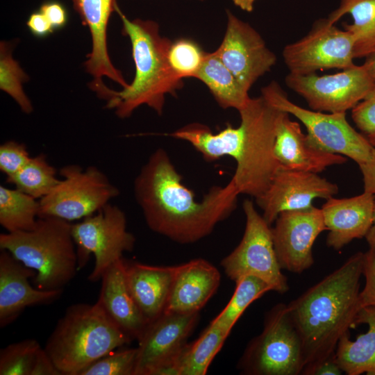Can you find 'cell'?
Returning a JSON list of instances; mask_svg holds the SVG:
<instances>
[{
  "mask_svg": "<svg viewBox=\"0 0 375 375\" xmlns=\"http://www.w3.org/2000/svg\"><path fill=\"white\" fill-rule=\"evenodd\" d=\"M134 195L148 227L179 244L196 242L210 235L237 206L240 194L234 181L212 187L195 200L167 151L158 148L134 181Z\"/></svg>",
  "mask_w": 375,
  "mask_h": 375,
  "instance_id": "cell-1",
  "label": "cell"
},
{
  "mask_svg": "<svg viewBox=\"0 0 375 375\" xmlns=\"http://www.w3.org/2000/svg\"><path fill=\"white\" fill-rule=\"evenodd\" d=\"M364 258L362 252L352 255L288 304L302 342L301 374L334 354L340 339L356 326Z\"/></svg>",
  "mask_w": 375,
  "mask_h": 375,
  "instance_id": "cell-2",
  "label": "cell"
},
{
  "mask_svg": "<svg viewBox=\"0 0 375 375\" xmlns=\"http://www.w3.org/2000/svg\"><path fill=\"white\" fill-rule=\"evenodd\" d=\"M115 10L123 24V33L130 39L135 74L130 85L115 91L101 80H94L90 88L97 96L106 101V106L115 109L120 118H126L142 105H147L158 115L162 114L165 97L183 86L182 79L172 70L168 50L172 42L162 37L159 26L151 20H130L115 3Z\"/></svg>",
  "mask_w": 375,
  "mask_h": 375,
  "instance_id": "cell-3",
  "label": "cell"
},
{
  "mask_svg": "<svg viewBox=\"0 0 375 375\" xmlns=\"http://www.w3.org/2000/svg\"><path fill=\"white\" fill-rule=\"evenodd\" d=\"M131 341L97 301L69 306L44 349L61 375H80L99 358Z\"/></svg>",
  "mask_w": 375,
  "mask_h": 375,
  "instance_id": "cell-4",
  "label": "cell"
},
{
  "mask_svg": "<svg viewBox=\"0 0 375 375\" xmlns=\"http://www.w3.org/2000/svg\"><path fill=\"white\" fill-rule=\"evenodd\" d=\"M72 224L53 217H38L29 231L0 234V249L33 269L35 288L63 290L78 270Z\"/></svg>",
  "mask_w": 375,
  "mask_h": 375,
  "instance_id": "cell-5",
  "label": "cell"
},
{
  "mask_svg": "<svg viewBox=\"0 0 375 375\" xmlns=\"http://www.w3.org/2000/svg\"><path fill=\"white\" fill-rule=\"evenodd\" d=\"M238 112L242 138L231 178L240 194L256 199L268 188L280 167L274 156V144L282 110L261 95L250 97Z\"/></svg>",
  "mask_w": 375,
  "mask_h": 375,
  "instance_id": "cell-6",
  "label": "cell"
},
{
  "mask_svg": "<svg viewBox=\"0 0 375 375\" xmlns=\"http://www.w3.org/2000/svg\"><path fill=\"white\" fill-rule=\"evenodd\" d=\"M304 367L302 342L288 305L267 312L263 329L247 346L238 368L248 375H298Z\"/></svg>",
  "mask_w": 375,
  "mask_h": 375,
  "instance_id": "cell-7",
  "label": "cell"
},
{
  "mask_svg": "<svg viewBox=\"0 0 375 375\" xmlns=\"http://www.w3.org/2000/svg\"><path fill=\"white\" fill-rule=\"evenodd\" d=\"M59 174L62 178L39 200V217H53L72 223L96 213L119 194L118 188L95 166L83 169L67 165Z\"/></svg>",
  "mask_w": 375,
  "mask_h": 375,
  "instance_id": "cell-8",
  "label": "cell"
},
{
  "mask_svg": "<svg viewBox=\"0 0 375 375\" xmlns=\"http://www.w3.org/2000/svg\"><path fill=\"white\" fill-rule=\"evenodd\" d=\"M78 267L80 271L88 263L91 255L94 266L88 278L91 282L101 279L105 272L122 258L125 252L131 251L135 238L127 230L125 213L110 203L96 213L72 224Z\"/></svg>",
  "mask_w": 375,
  "mask_h": 375,
  "instance_id": "cell-9",
  "label": "cell"
},
{
  "mask_svg": "<svg viewBox=\"0 0 375 375\" xmlns=\"http://www.w3.org/2000/svg\"><path fill=\"white\" fill-rule=\"evenodd\" d=\"M261 95L276 108L300 121L315 147L348 157L358 165L369 158L373 147L349 124L346 112H324L302 108L291 101L276 81L264 87Z\"/></svg>",
  "mask_w": 375,
  "mask_h": 375,
  "instance_id": "cell-10",
  "label": "cell"
},
{
  "mask_svg": "<svg viewBox=\"0 0 375 375\" xmlns=\"http://www.w3.org/2000/svg\"><path fill=\"white\" fill-rule=\"evenodd\" d=\"M243 210L246 217L244 235L239 244L222 260L221 266L235 282L253 276L266 282L272 291L283 294L290 287L277 259L272 228L251 200L244 201Z\"/></svg>",
  "mask_w": 375,
  "mask_h": 375,
  "instance_id": "cell-11",
  "label": "cell"
},
{
  "mask_svg": "<svg viewBox=\"0 0 375 375\" xmlns=\"http://www.w3.org/2000/svg\"><path fill=\"white\" fill-rule=\"evenodd\" d=\"M282 55L289 73L294 74L306 75L334 68L345 69L355 65L352 35L331 24L327 18L316 21L308 34L287 44Z\"/></svg>",
  "mask_w": 375,
  "mask_h": 375,
  "instance_id": "cell-12",
  "label": "cell"
},
{
  "mask_svg": "<svg viewBox=\"0 0 375 375\" xmlns=\"http://www.w3.org/2000/svg\"><path fill=\"white\" fill-rule=\"evenodd\" d=\"M285 81L306 100L311 110L332 113L353 108L375 85L362 65L323 76L288 73Z\"/></svg>",
  "mask_w": 375,
  "mask_h": 375,
  "instance_id": "cell-13",
  "label": "cell"
},
{
  "mask_svg": "<svg viewBox=\"0 0 375 375\" xmlns=\"http://www.w3.org/2000/svg\"><path fill=\"white\" fill-rule=\"evenodd\" d=\"M227 19L223 40L214 53L249 92L260 76L270 71L276 57L251 25L230 11Z\"/></svg>",
  "mask_w": 375,
  "mask_h": 375,
  "instance_id": "cell-14",
  "label": "cell"
},
{
  "mask_svg": "<svg viewBox=\"0 0 375 375\" xmlns=\"http://www.w3.org/2000/svg\"><path fill=\"white\" fill-rule=\"evenodd\" d=\"M272 228L274 249L282 269L301 274L314 263L312 246L326 230L322 210L315 206L281 212Z\"/></svg>",
  "mask_w": 375,
  "mask_h": 375,
  "instance_id": "cell-15",
  "label": "cell"
},
{
  "mask_svg": "<svg viewBox=\"0 0 375 375\" xmlns=\"http://www.w3.org/2000/svg\"><path fill=\"white\" fill-rule=\"evenodd\" d=\"M338 192L336 184L317 173L279 167L268 188L256 201L271 225L281 212L308 208L314 199L327 200Z\"/></svg>",
  "mask_w": 375,
  "mask_h": 375,
  "instance_id": "cell-16",
  "label": "cell"
},
{
  "mask_svg": "<svg viewBox=\"0 0 375 375\" xmlns=\"http://www.w3.org/2000/svg\"><path fill=\"white\" fill-rule=\"evenodd\" d=\"M199 317V312H163L149 323L138 340L135 375H150L158 367L174 361Z\"/></svg>",
  "mask_w": 375,
  "mask_h": 375,
  "instance_id": "cell-17",
  "label": "cell"
},
{
  "mask_svg": "<svg viewBox=\"0 0 375 375\" xmlns=\"http://www.w3.org/2000/svg\"><path fill=\"white\" fill-rule=\"evenodd\" d=\"M35 272L6 250L0 253V327L12 323L30 306L47 305L59 299L63 290H44L33 287Z\"/></svg>",
  "mask_w": 375,
  "mask_h": 375,
  "instance_id": "cell-18",
  "label": "cell"
},
{
  "mask_svg": "<svg viewBox=\"0 0 375 375\" xmlns=\"http://www.w3.org/2000/svg\"><path fill=\"white\" fill-rule=\"evenodd\" d=\"M375 195L364 192L358 196L331 197L321 210L328 231V247L340 250L354 239L365 238L373 224Z\"/></svg>",
  "mask_w": 375,
  "mask_h": 375,
  "instance_id": "cell-19",
  "label": "cell"
},
{
  "mask_svg": "<svg viewBox=\"0 0 375 375\" xmlns=\"http://www.w3.org/2000/svg\"><path fill=\"white\" fill-rule=\"evenodd\" d=\"M274 156L280 167L319 173L347 162L344 156L324 151L312 145L299 124L282 111L277 123Z\"/></svg>",
  "mask_w": 375,
  "mask_h": 375,
  "instance_id": "cell-20",
  "label": "cell"
},
{
  "mask_svg": "<svg viewBox=\"0 0 375 375\" xmlns=\"http://www.w3.org/2000/svg\"><path fill=\"white\" fill-rule=\"evenodd\" d=\"M220 282L221 274L217 268L203 258L176 265L163 312H199L215 294Z\"/></svg>",
  "mask_w": 375,
  "mask_h": 375,
  "instance_id": "cell-21",
  "label": "cell"
},
{
  "mask_svg": "<svg viewBox=\"0 0 375 375\" xmlns=\"http://www.w3.org/2000/svg\"><path fill=\"white\" fill-rule=\"evenodd\" d=\"M71 1L91 35L92 51L85 62L87 72L95 80L106 76L126 88L128 84L112 65L107 47V27L111 12L115 10V0Z\"/></svg>",
  "mask_w": 375,
  "mask_h": 375,
  "instance_id": "cell-22",
  "label": "cell"
},
{
  "mask_svg": "<svg viewBox=\"0 0 375 375\" xmlns=\"http://www.w3.org/2000/svg\"><path fill=\"white\" fill-rule=\"evenodd\" d=\"M97 301L109 318L132 340L142 336L148 322L131 294L125 277L123 258L101 277Z\"/></svg>",
  "mask_w": 375,
  "mask_h": 375,
  "instance_id": "cell-23",
  "label": "cell"
},
{
  "mask_svg": "<svg viewBox=\"0 0 375 375\" xmlns=\"http://www.w3.org/2000/svg\"><path fill=\"white\" fill-rule=\"evenodd\" d=\"M124 265L129 292L149 324L165 310L176 266H154L125 260Z\"/></svg>",
  "mask_w": 375,
  "mask_h": 375,
  "instance_id": "cell-24",
  "label": "cell"
},
{
  "mask_svg": "<svg viewBox=\"0 0 375 375\" xmlns=\"http://www.w3.org/2000/svg\"><path fill=\"white\" fill-rule=\"evenodd\" d=\"M367 324L368 330L353 341L349 333L339 340L335 356L339 366L347 375L366 373L375 375V306L361 308L356 319V326Z\"/></svg>",
  "mask_w": 375,
  "mask_h": 375,
  "instance_id": "cell-25",
  "label": "cell"
},
{
  "mask_svg": "<svg viewBox=\"0 0 375 375\" xmlns=\"http://www.w3.org/2000/svg\"><path fill=\"white\" fill-rule=\"evenodd\" d=\"M172 137L190 143L205 160L215 161L224 156L236 160L239 156L242 131L240 126L228 125L217 133L206 126L194 123L185 126L171 134Z\"/></svg>",
  "mask_w": 375,
  "mask_h": 375,
  "instance_id": "cell-26",
  "label": "cell"
},
{
  "mask_svg": "<svg viewBox=\"0 0 375 375\" xmlns=\"http://www.w3.org/2000/svg\"><path fill=\"white\" fill-rule=\"evenodd\" d=\"M346 14L353 18L344 29L353 36L355 58H365L375 50V0H340L327 19L334 24Z\"/></svg>",
  "mask_w": 375,
  "mask_h": 375,
  "instance_id": "cell-27",
  "label": "cell"
},
{
  "mask_svg": "<svg viewBox=\"0 0 375 375\" xmlns=\"http://www.w3.org/2000/svg\"><path fill=\"white\" fill-rule=\"evenodd\" d=\"M195 78L209 89L217 103L223 108L240 110L250 97L231 72L212 53H207Z\"/></svg>",
  "mask_w": 375,
  "mask_h": 375,
  "instance_id": "cell-28",
  "label": "cell"
},
{
  "mask_svg": "<svg viewBox=\"0 0 375 375\" xmlns=\"http://www.w3.org/2000/svg\"><path fill=\"white\" fill-rule=\"evenodd\" d=\"M230 333L210 323L196 340L184 346L176 358L179 375H205Z\"/></svg>",
  "mask_w": 375,
  "mask_h": 375,
  "instance_id": "cell-29",
  "label": "cell"
},
{
  "mask_svg": "<svg viewBox=\"0 0 375 375\" xmlns=\"http://www.w3.org/2000/svg\"><path fill=\"white\" fill-rule=\"evenodd\" d=\"M39 211V200L15 188L0 185V224L6 232L33 229Z\"/></svg>",
  "mask_w": 375,
  "mask_h": 375,
  "instance_id": "cell-30",
  "label": "cell"
},
{
  "mask_svg": "<svg viewBox=\"0 0 375 375\" xmlns=\"http://www.w3.org/2000/svg\"><path fill=\"white\" fill-rule=\"evenodd\" d=\"M56 169L43 153L31 157L15 175L6 178V182L15 188L40 200L47 195L58 183Z\"/></svg>",
  "mask_w": 375,
  "mask_h": 375,
  "instance_id": "cell-31",
  "label": "cell"
},
{
  "mask_svg": "<svg viewBox=\"0 0 375 375\" xmlns=\"http://www.w3.org/2000/svg\"><path fill=\"white\" fill-rule=\"evenodd\" d=\"M235 289L225 308L210 323L231 332L249 305L269 291L271 287L262 279L246 276L235 281Z\"/></svg>",
  "mask_w": 375,
  "mask_h": 375,
  "instance_id": "cell-32",
  "label": "cell"
},
{
  "mask_svg": "<svg viewBox=\"0 0 375 375\" xmlns=\"http://www.w3.org/2000/svg\"><path fill=\"white\" fill-rule=\"evenodd\" d=\"M28 80V76L12 58L10 44L1 42L0 44V88L9 94L26 114L32 112L31 101L22 88V83Z\"/></svg>",
  "mask_w": 375,
  "mask_h": 375,
  "instance_id": "cell-33",
  "label": "cell"
},
{
  "mask_svg": "<svg viewBox=\"0 0 375 375\" xmlns=\"http://www.w3.org/2000/svg\"><path fill=\"white\" fill-rule=\"evenodd\" d=\"M41 348L35 339H26L1 349L0 375H31Z\"/></svg>",
  "mask_w": 375,
  "mask_h": 375,
  "instance_id": "cell-34",
  "label": "cell"
},
{
  "mask_svg": "<svg viewBox=\"0 0 375 375\" xmlns=\"http://www.w3.org/2000/svg\"><path fill=\"white\" fill-rule=\"evenodd\" d=\"M206 53L196 42L180 38L171 43L167 53L168 62L178 78H195Z\"/></svg>",
  "mask_w": 375,
  "mask_h": 375,
  "instance_id": "cell-35",
  "label": "cell"
},
{
  "mask_svg": "<svg viewBox=\"0 0 375 375\" xmlns=\"http://www.w3.org/2000/svg\"><path fill=\"white\" fill-rule=\"evenodd\" d=\"M137 347L117 349L83 370L80 375H135Z\"/></svg>",
  "mask_w": 375,
  "mask_h": 375,
  "instance_id": "cell-36",
  "label": "cell"
},
{
  "mask_svg": "<svg viewBox=\"0 0 375 375\" xmlns=\"http://www.w3.org/2000/svg\"><path fill=\"white\" fill-rule=\"evenodd\" d=\"M351 117L360 133L375 147V85L351 109Z\"/></svg>",
  "mask_w": 375,
  "mask_h": 375,
  "instance_id": "cell-37",
  "label": "cell"
},
{
  "mask_svg": "<svg viewBox=\"0 0 375 375\" xmlns=\"http://www.w3.org/2000/svg\"><path fill=\"white\" fill-rule=\"evenodd\" d=\"M25 144L15 140L0 146V170L6 178L17 173L31 159Z\"/></svg>",
  "mask_w": 375,
  "mask_h": 375,
  "instance_id": "cell-38",
  "label": "cell"
},
{
  "mask_svg": "<svg viewBox=\"0 0 375 375\" xmlns=\"http://www.w3.org/2000/svg\"><path fill=\"white\" fill-rule=\"evenodd\" d=\"M362 275L365 283L359 293L360 309L367 306H375V252L370 250L365 253Z\"/></svg>",
  "mask_w": 375,
  "mask_h": 375,
  "instance_id": "cell-39",
  "label": "cell"
},
{
  "mask_svg": "<svg viewBox=\"0 0 375 375\" xmlns=\"http://www.w3.org/2000/svg\"><path fill=\"white\" fill-rule=\"evenodd\" d=\"M47 18L54 31L62 28L67 22L65 8L58 1H47L42 4L39 10Z\"/></svg>",
  "mask_w": 375,
  "mask_h": 375,
  "instance_id": "cell-40",
  "label": "cell"
},
{
  "mask_svg": "<svg viewBox=\"0 0 375 375\" xmlns=\"http://www.w3.org/2000/svg\"><path fill=\"white\" fill-rule=\"evenodd\" d=\"M26 25L31 33L38 38L47 37L54 31L47 18L40 10L29 16Z\"/></svg>",
  "mask_w": 375,
  "mask_h": 375,
  "instance_id": "cell-41",
  "label": "cell"
},
{
  "mask_svg": "<svg viewBox=\"0 0 375 375\" xmlns=\"http://www.w3.org/2000/svg\"><path fill=\"white\" fill-rule=\"evenodd\" d=\"M31 375H61L44 348L38 351Z\"/></svg>",
  "mask_w": 375,
  "mask_h": 375,
  "instance_id": "cell-42",
  "label": "cell"
},
{
  "mask_svg": "<svg viewBox=\"0 0 375 375\" xmlns=\"http://www.w3.org/2000/svg\"><path fill=\"white\" fill-rule=\"evenodd\" d=\"M358 166L362 174L364 192L375 195V147L368 160Z\"/></svg>",
  "mask_w": 375,
  "mask_h": 375,
  "instance_id": "cell-43",
  "label": "cell"
},
{
  "mask_svg": "<svg viewBox=\"0 0 375 375\" xmlns=\"http://www.w3.org/2000/svg\"><path fill=\"white\" fill-rule=\"evenodd\" d=\"M343 371L336 361L335 353L306 370L305 375H340Z\"/></svg>",
  "mask_w": 375,
  "mask_h": 375,
  "instance_id": "cell-44",
  "label": "cell"
},
{
  "mask_svg": "<svg viewBox=\"0 0 375 375\" xmlns=\"http://www.w3.org/2000/svg\"><path fill=\"white\" fill-rule=\"evenodd\" d=\"M362 65L375 81V50L365 57Z\"/></svg>",
  "mask_w": 375,
  "mask_h": 375,
  "instance_id": "cell-45",
  "label": "cell"
},
{
  "mask_svg": "<svg viewBox=\"0 0 375 375\" xmlns=\"http://www.w3.org/2000/svg\"><path fill=\"white\" fill-rule=\"evenodd\" d=\"M370 251L375 252V203L374 210V219L372 227L365 236Z\"/></svg>",
  "mask_w": 375,
  "mask_h": 375,
  "instance_id": "cell-46",
  "label": "cell"
},
{
  "mask_svg": "<svg viewBox=\"0 0 375 375\" xmlns=\"http://www.w3.org/2000/svg\"><path fill=\"white\" fill-rule=\"evenodd\" d=\"M233 3L242 10L251 12L256 0H232Z\"/></svg>",
  "mask_w": 375,
  "mask_h": 375,
  "instance_id": "cell-47",
  "label": "cell"
}]
</instances>
